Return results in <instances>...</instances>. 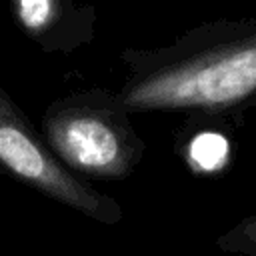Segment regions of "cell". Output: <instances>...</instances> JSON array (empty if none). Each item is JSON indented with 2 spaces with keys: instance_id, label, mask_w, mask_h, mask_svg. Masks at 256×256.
Masks as SVG:
<instances>
[{
  "instance_id": "cell-5",
  "label": "cell",
  "mask_w": 256,
  "mask_h": 256,
  "mask_svg": "<svg viewBox=\"0 0 256 256\" xmlns=\"http://www.w3.org/2000/svg\"><path fill=\"white\" fill-rule=\"evenodd\" d=\"M176 150L196 174H216L230 162V144L214 126L182 124L176 136Z\"/></svg>"
},
{
  "instance_id": "cell-4",
  "label": "cell",
  "mask_w": 256,
  "mask_h": 256,
  "mask_svg": "<svg viewBox=\"0 0 256 256\" xmlns=\"http://www.w3.org/2000/svg\"><path fill=\"white\" fill-rule=\"evenodd\" d=\"M12 20L40 50L74 52L94 38L96 10L66 0H14Z\"/></svg>"
},
{
  "instance_id": "cell-3",
  "label": "cell",
  "mask_w": 256,
  "mask_h": 256,
  "mask_svg": "<svg viewBox=\"0 0 256 256\" xmlns=\"http://www.w3.org/2000/svg\"><path fill=\"white\" fill-rule=\"evenodd\" d=\"M0 174L70 208L98 224L114 226L122 206L68 170L28 114L0 86Z\"/></svg>"
},
{
  "instance_id": "cell-2",
  "label": "cell",
  "mask_w": 256,
  "mask_h": 256,
  "mask_svg": "<svg viewBox=\"0 0 256 256\" xmlns=\"http://www.w3.org/2000/svg\"><path fill=\"white\" fill-rule=\"evenodd\" d=\"M40 132L62 164L86 182L126 180L146 154V140L130 122V110L120 94L106 88L52 100Z\"/></svg>"
},
{
  "instance_id": "cell-6",
  "label": "cell",
  "mask_w": 256,
  "mask_h": 256,
  "mask_svg": "<svg viewBox=\"0 0 256 256\" xmlns=\"http://www.w3.org/2000/svg\"><path fill=\"white\" fill-rule=\"evenodd\" d=\"M216 248L228 254L256 256V212L220 234L216 238Z\"/></svg>"
},
{
  "instance_id": "cell-1",
  "label": "cell",
  "mask_w": 256,
  "mask_h": 256,
  "mask_svg": "<svg viewBox=\"0 0 256 256\" xmlns=\"http://www.w3.org/2000/svg\"><path fill=\"white\" fill-rule=\"evenodd\" d=\"M120 60L130 114L184 112V124L234 128L256 108V16L204 22L166 46L126 48Z\"/></svg>"
}]
</instances>
